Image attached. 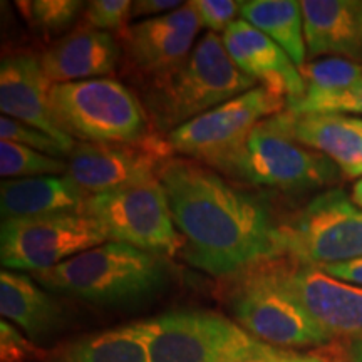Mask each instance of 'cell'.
<instances>
[{"instance_id":"6da1fadb","label":"cell","mask_w":362,"mask_h":362,"mask_svg":"<svg viewBox=\"0 0 362 362\" xmlns=\"http://www.w3.org/2000/svg\"><path fill=\"white\" fill-rule=\"evenodd\" d=\"M158 180L183 238L180 255L189 265L214 277H233L262 260L275 259L279 223L262 198L183 158L166 161Z\"/></svg>"},{"instance_id":"7a4b0ae2","label":"cell","mask_w":362,"mask_h":362,"mask_svg":"<svg viewBox=\"0 0 362 362\" xmlns=\"http://www.w3.org/2000/svg\"><path fill=\"white\" fill-rule=\"evenodd\" d=\"M170 275L165 257L106 242L33 277L51 292L115 307L155 296L166 287Z\"/></svg>"},{"instance_id":"3957f363","label":"cell","mask_w":362,"mask_h":362,"mask_svg":"<svg viewBox=\"0 0 362 362\" xmlns=\"http://www.w3.org/2000/svg\"><path fill=\"white\" fill-rule=\"evenodd\" d=\"M257 86L235 66L223 39L210 33L185 61L153 78L144 94V110L158 129L171 133Z\"/></svg>"},{"instance_id":"277c9868","label":"cell","mask_w":362,"mask_h":362,"mask_svg":"<svg viewBox=\"0 0 362 362\" xmlns=\"http://www.w3.org/2000/svg\"><path fill=\"white\" fill-rule=\"evenodd\" d=\"M288 260H262L233 275L228 305L237 324L274 347L325 346L332 336L309 315L285 280Z\"/></svg>"},{"instance_id":"5b68a950","label":"cell","mask_w":362,"mask_h":362,"mask_svg":"<svg viewBox=\"0 0 362 362\" xmlns=\"http://www.w3.org/2000/svg\"><path fill=\"white\" fill-rule=\"evenodd\" d=\"M275 259L317 269L362 259V208L342 189L317 194L279 223Z\"/></svg>"},{"instance_id":"8992f818","label":"cell","mask_w":362,"mask_h":362,"mask_svg":"<svg viewBox=\"0 0 362 362\" xmlns=\"http://www.w3.org/2000/svg\"><path fill=\"white\" fill-rule=\"evenodd\" d=\"M339 166L302 146L288 129L287 111L267 117L253 128L226 175L280 192H309L334 183Z\"/></svg>"},{"instance_id":"52a82bcc","label":"cell","mask_w":362,"mask_h":362,"mask_svg":"<svg viewBox=\"0 0 362 362\" xmlns=\"http://www.w3.org/2000/svg\"><path fill=\"white\" fill-rule=\"evenodd\" d=\"M51 110L59 128L83 143H131L149 134L143 104L115 79L54 84Z\"/></svg>"},{"instance_id":"ba28073f","label":"cell","mask_w":362,"mask_h":362,"mask_svg":"<svg viewBox=\"0 0 362 362\" xmlns=\"http://www.w3.org/2000/svg\"><path fill=\"white\" fill-rule=\"evenodd\" d=\"M83 211L98 221L110 242L128 243L165 259L183 248L158 176L93 194Z\"/></svg>"},{"instance_id":"9c48e42d","label":"cell","mask_w":362,"mask_h":362,"mask_svg":"<svg viewBox=\"0 0 362 362\" xmlns=\"http://www.w3.org/2000/svg\"><path fill=\"white\" fill-rule=\"evenodd\" d=\"M284 107H287V99L257 86L171 131L168 141L175 153L226 173L253 128L282 112Z\"/></svg>"},{"instance_id":"30bf717a","label":"cell","mask_w":362,"mask_h":362,"mask_svg":"<svg viewBox=\"0 0 362 362\" xmlns=\"http://www.w3.org/2000/svg\"><path fill=\"white\" fill-rule=\"evenodd\" d=\"M110 242L107 235L84 211L2 221L0 260L6 270L44 272Z\"/></svg>"},{"instance_id":"8fae6325","label":"cell","mask_w":362,"mask_h":362,"mask_svg":"<svg viewBox=\"0 0 362 362\" xmlns=\"http://www.w3.org/2000/svg\"><path fill=\"white\" fill-rule=\"evenodd\" d=\"M149 362H228L257 342L211 310H173L139 322Z\"/></svg>"},{"instance_id":"7c38bea8","label":"cell","mask_w":362,"mask_h":362,"mask_svg":"<svg viewBox=\"0 0 362 362\" xmlns=\"http://www.w3.org/2000/svg\"><path fill=\"white\" fill-rule=\"evenodd\" d=\"M173 153L168 138L151 133L131 143H78L66 175L93 197L155 178Z\"/></svg>"},{"instance_id":"4fadbf2b","label":"cell","mask_w":362,"mask_h":362,"mask_svg":"<svg viewBox=\"0 0 362 362\" xmlns=\"http://www.w3.org/2000/svg\"><path fill=\"white\" fill-rule=\"evenodd\" d=\"M202 27L200 17L187 2L173 12L126 27L121 37L134 69L156 78L188 57Z\"/></svg>"},{"instance_id":"5bb4252c","label":"cell","mask_w":362,"mask_h":362,"mask_svg":"<svg viewBox=\"0 0 362 362\" xmlns=\"http://www.w3.org/2000/svg\"><path fill=\"white\" fill-rule=\"evenodd\" d=\"M52 83L33 54H16L0 62V111L4 116L42 131L72 153L74 138L56 123L51 110Z\"/></svg>"},{"instance_id":"9a60e30c","label":"cell","mask_w":362,"mask_h":362,"mask_svg":"<svg viewBox=\"0 0 362 362\" xmlns=\"http://www.w3.org/2000/svg\"><path fill=\"white\" fill-rule=\"evenodd\" d=\"M288 288L309 315L332 337L362 334V285L342 282L315 267L288 262Z\"/></svg>"},{"instance_id":"2e32d148","label":"cell","mask_w":362,"mask_h":362,"mask_svg":"<svg viewBox=\"0 0 362 362\" xmlns=\"http://www.w3.org/2000/svg\"><path fill=\"white\" fill-rule=\"evenodd\" d=\"M223 44L235 66L287 104L304 98L305 83L300 71L280 45L243 19L235 21L223 34Z\"/></svg>"},{"instance_id":"e0dca14e","label":"cell","mask_w":362,"mask_h":362,"mask_svg":"<svg viewBox=\"0 0 362 362\" xmlns=\"http://www.w3.org/2000/svg\"><path fill=\"white\" fill-rule=\"evenodd\" d=\"M307 56L344 57L362 64V2L304 0Z\"/></svg>"},{"instance_id":"ac0fdd59","label":"cell","mask_w":362,"mask_h":362,"mask_svg":"<svg viewBox=\"0 0 362 362\" xmlns=\"http://www.w3.org/2000/svg\"><path fill=\"white\" fill-rule=\"evenodd\" d=\"M121 45L110 33L79 29L54 42L40 56V64L52 84L101 79L115 71Z\"/></svg>"},{"instance_id":"d6986e66","label":"cell","mask_w":362,"mask_h":362,"mask_svg":"<svg viewBox=\"0 0 362 362\" xmlns=\"http://www.w3.org/2000/svg\"><path fill=\"white\" fill-rule=\"evenodd\" d=\"M89 194L69 175L34 176L0 183L2 220L83 211Z\"/></svg>"},{"instance_id":"ffe728a7","label":"cell","mask_w":362,"mask_h":362,"mask_svg":"<svg viewBox=\"0 0 362 362\" xmlns=\"http://www.w3.org/2000/svg\"><path fill=\"white\" fill-rule=\"evenodd\" d=\"M287 119L293 138L302 146L332 160L342 175L361 156V117L330 115V112L287 111Z\"/></svg>"},{"instance_id":"44dd1931","label":"cell","mask_w":362,"mask_h":362,"mask_svg":"<svg viewBox=\"0 0 362 362\" xmlns=\"http://www.w3.org/2000/svg\"><path fill=\"white\" fill-rule=\"evenodd\" d=\"M0 314L33 341L49 337L64 320L59 302L40 288L34 279L6 269L0 274Z\"/></svg>"},{"instance_id":"7402d4cb","label":"cell","mask_w":362,"mask_h":362,"mask_svg":"<svg viewBox=\"0 0 362 362\" xmlns=\"http://www.w3.org/2000/svg\"><path fill=\"white\" fill-rule=\"evenodd\" d=\"M42 362H149L139 322L72 339L47 351Z\"/></svg>"},{"instance_id":"603a6c76","label":"cell","mask_w":362,"mask_h":362,"mask_svg":"<svg viewBox=\"0 0 362 362\" xmlns=\"http://www.w3.org/2000/svg\"><path fill=\"white\" fill-rule=\"evenodd\" d=\"M242 19L280 45L298 69L305 64L307 44L300 2L248 0L242 4Z\"/></svg>"},{"instance_id":"cb8c5ba5","label":"cell","mask_w":362,"mask_h":362,"mask_svg":"<svg viewBox=\"0 0 362 362\" xmlns=\"http://www.w3.org/2000/svg\"><path fill=\"white\" fill-rule=\"evenodd\" d=\"M298 71L305 83V94L339 93L362 84V64L344 57L305 62Z\"/></svg>"},{"instance_id":"d4e9b609","label":"cell","mask_w":362,"mask_h":362,"mask_svg":"<svg viewBox=\"0 0 362 362\" xmlns=\"http://www.w3.org/2000/svg\"><path fill=\"white\" fill-rule=\"evenodd\" d=\"M67 173V163L44 155L22 144L0 141V175L2 178H34Z\"/></svg>"},{"instance_id":"484cf974","label":"cell","mask_w":362,"mask_h":362,"mask_svg":"<svg viewBox=\"0 0 362 362\" xmlns=\"http://www.w3.org/2000/svg\"><path fill=\"white\" fill-rule=\"evenodd\" d=\"M17 6L30 27L45 39L69 29L86 8L81 0H30L17 2Z\"/></svg>"},{"instance_id":"4316f807","label":"cell","mask_w":362,"mask_h":362,"mask_svg":"<svg viewBox=\"0 0 362 362\" xmlns=\"http://www.w3.org/2000/svg\"><path fill=\"white\" fill-rule=\"evenodd\" d=\"M291 112H330V115H362V84L329 94H305L287 104Z\"/></svg>"},{"instance_id":"83f0119b","label":"cell","mask_w":362,"mask_h":362,"mask_svg":"<svg viewBox=\"0 0 362 362\" xmlns=\"http://www.w3.org/2000/svg\"><path fill=\"white\" fill-rule=\"evenodd\" d=\"M131 11H133V2L129 0H94L86 4L81 29L123 33L128 27V21H131Z\"/></svg>"},{"instance_id":"f1b7e54d","label":"cell","mask_w":362,"mask_h":362,"mask_svg":"<svg viewBox=\"0 0 362 362\" xmlns=\"http://www.w3.org/2000/svg\"><path fill=\"white\" fill-rule=\"evenodd\" d=\"M0 139L2 141L22 144V146L35 149V151H40L44 155L54 158L71 156L69 149H66L49 134L33 128V126L21 123V121L12 119L8 116L0 117Z\"/></svg>"},{"instance_id":"f546056e","label":"cell","mask_w":362,"mask_h":362,"mask_svg":"<svg viewBox=\"0 0 362 362\" xmlns=\"http://www.w3.org/2000/svg\"><path fill=\"white\" fill-rule=\"evenodd\" d=\"M47 351L35 346L33 339L25 337L16 325L2 319L0 322V361L2 362H34L45 359Z\"/></svg>"},{"instance_id":"4dcf8cb0","label":"cell","mask_w":362,"mask_h":362,"mask_svg":"<svg viewBox=\"0 0 362 362\" xmlns=\"http://www.w3.org/2000/svg\"><path fill=\"white\" fill-rule=\"evenodd\" d=\"M188 4L200 17L203 27L210 29L214 34H225V30L235 22L237 13L242 11L243 2H235V0H192Z\"/></svg>"},{"instance_id":"1f68e13d","label":"cell","mask_w":362,"mask_h":362,"mask_svg":"<svg viewBox=\"0 0 362 362\" xmlns=\"http://www.w3.org/2000/svg\"><path fill=\"white\" fill-rule=\"evenodd\" d=\"M228 362H325L322 357L314 354H300V352H293L287 349H280V347L269 346L257 341L253 346L248 347L238 356H235Z\"/></svg>"},{"instance_id":"d6a6232c","label":"cell","mask_w":362,"mask_h":362,"mask_svg":"<svg viewBox=\"0 0 362 362\" xmlns=\"http://www.w3.org/2000/svg\"><path fill=\"white\" fill-rule=\"evenodd\" d=\"M185 4L178 0H138L133 2V11H131V19L141 16H163V13L173 12L176 8L183 7Z\"/></svg>"},{"instance_id":"836d02e7","label":"cell","mask_w":362,"mask_h":362,"mask_svg":"<svg viewBox=\"0 0 362 362\" xmlns=\"http://www.w3.org/2000/svg\"><path fill=\"white\" fill-rule=\"evenodd\" d=\"M320 270L325 272V274L330 275V277L342 280V282L362 285V259L346 262V264L325 265V267H320Z\"/></svg>"},{"instance_id":"e575fe53","label":"cell","mask_w":362,"mask_h":362,"mask_svg":"<svg viewBox=\"0 0 362 362\" xmlns=\"http://www.w3.org/2000/svg\"><path fill=\"white\" fill-rule=\"evenodd\" d=\"M346 362H362V334L349 337L346 346Z\"/></svg>"},{"instance_id":"d590c367","label":"cell","mask_w":362,"mask_h":362,"mask_svg":"<svg viewBox=\"0 0 362 362\" xmlns=\"http://www.w3.org/2000/svg\"><path fill=\"white\" fill-rule=\"evenodd\" d=\"M361 128H362V119H361ZM344 176H347V178H362V153H361V156L357 158V161L354 163V165H352L351 168L344 173Z\"/></svg>"},{"instance_id":"8d00e7d4","label":"cell","mask_w":362,"mask_h":362,"mask_svg":"<svg viewBox=\"0 0 362 362\" xmlns=\"http://www.w3.org/2000/svg\"><path fill=\"white\" fill-rule=\"evenodd\" d=\"M351 198L357 206L362 208V178L357 180L354 187H352V197Z\"/></svg>"}]
</instances>
